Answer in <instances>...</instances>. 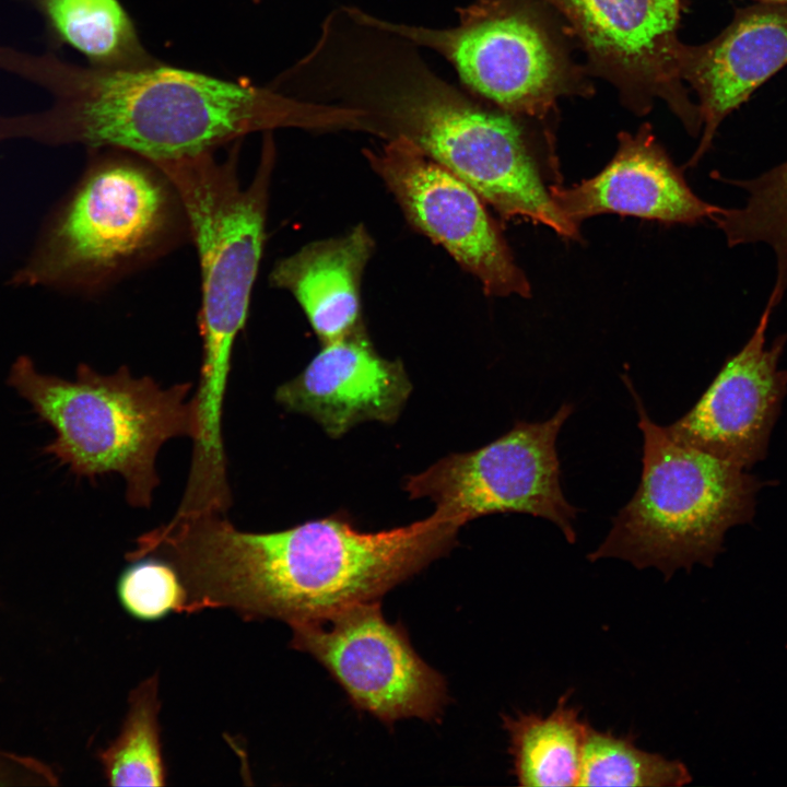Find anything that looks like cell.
<instances>
[{
	"mask_svg": "<svg viewBox=\"0 0 787 787\" xmlns=\"http://www.w3.org/2000/svg\"><path fill=\"white\" fill-rule=\"evenodd\" d=\"M21 1L40 14L55 44L71 46L90 66L132 69L157 62L119 0Z\"/></svg>",
	"mask_w": 787,
	"mask_h": 787,
	"instance_id": "obj_19",
	"label": "cell"
},
{
	"mask_svg": "<svg viewBox=\"0 0 787 787\" xmlns=\"http://www.w3.org/2000/svg\"><path fill=\"white\" fill-rule=\"evenodd\" d=\"M116 592L125 612L144 622L158 621L172 612L184 613L187 602L176 568L153 555L131 561L118 576Z\"/></svg>",
	"mask_w": 787,
	"mask_h": 787,
	"instance_id": "obj_23",
	"label": "cell"
},
{
	"mask_svg": "<svg viewBox=\"0 0 787 787\" xmlns=\"http://www.w3.org/2000/svg\"><path fill=\"white\" fill-rule=\"evenodd\" d=\"M411 390L402 363L379 355L362 325L322 343L297 376L277 388L275 400L338 438L365 421L395 422Z\"/></svg>",
	"mask_w": 787,
	"mask_h": 787,
	"instance_id": "obj_14",
	"label": "cell"
},
{
	"mask_svg": "<svg viewBox=\"0 0 787 787\" xmlns=\"http://www.w3.org/2000/svg\"><path fill=\"white\" fill-rule=\"evenodd\" d=\"M773 309L766 303L743 348L723 365L691 410L663 427L671 439L743 469L766 455L787 392V372L778 368L787 333L771 348L765 344Z\"/></svg>",
	"mask_w": 787,
	"mask_h": 787,
	"instance_id": "obj_13",
	"label": "cell"
},
{
	"mask_svg": "<svg viewBox=\"0 0 787 787\" xmlns=\"http://www.w3.org/2000/svg\"><path fill=\"white\" fill-rule=\"evenodd\" d=\"M571 692L547 716L502 717L509 740L513 774L524 787L576 786L589 724L569 704Z\"/></svg>",
	"mask_w": 787,
	"mask_h": 787,
	"instance_id": "obj_18",
	"label": "cell"
},
{
	"mask_svg": "<svg viewBox=\"0 0 787 787\" xmlns=\"http://www.w3.org/2000/svg\"><path fill=\"white\" fill-rule=\"evenodd\" d=\"M128 703L118 737L99 753L104 775L111 786H164L157 674L133 689Z\"/></svg>",
	"mask_w": 787,
	"mask_h": 787,
	"instance_id": "obj_21",
	"label": "cell"
},
{
	"mask_svg": "<svg viewBox=\"0 0 787 787\" xmlns=\"http://www.w3.org/2000/svg\"><path fill=\"white\" fill-rule=\"evenodd\" d=\"M8 384L54 428L56 437L45 454L90 480L119 473L133 507L151 506L162 445L180 436L195 441L199 433L197 403L188 399L190 383L165 389L150 376L133 377L126 366L104 375L87 364L67 380L40 373L21 355Z\"/></svg>",
	"mask_w": 787,
	"mask_h": 787,
	"instance_id": "obj_4",
	"label": "cell"
},
{
	"mask_svg": "<svg viewBox=\"0 0 787 787\" xmlns=\"http://www.w3.org/2000/svg\"><path fill=\"white\" fill-rule=\"evenodd\" d=\"M537 1L585 52L589 75L615 87L624 106L644 115L661 101L692 136L698 133L700 109L682 78L681 0Z\"/></svg>",
	"mask_w": 787,
	"mask_h": 787,
	"instance_id": "obj_10",
	"label": "cell"
},
{
	"mask_svg": "<svg viewBox=\"0 0 787 787\" xmlns=\"http://www.w3.org/2000/svg\"><path fill=\"white\" fill-rule=\"evenodd\" d=\"M572 412L564 403L543 422L517 421L490 444L409 477L404 490L411 498H430L436 512L460 526L491 514L524 513L552 521L574 543L577 509L563 494L555 447Z\"/></svg>",
	"mask_w": 787,
	"mask_h": 787,
	"instance_id": "obj_9",
	"label": "cell"
},
{
	"mask_svg": "<svg viewBox=\"0 0 787 787\" xmlns=\"http://www.w3.org/2000/svg\"><path fill=\"white\" fill-rule=\"evenodd\" d=\"M643 433V470L630 502L588 559L618 557L670 578L695 563L710 566L726 531L751 520L761 483L745 469L671 439L655 424L629 376Z\"/></svg>",
	"mask_w": 787,
	"mask_h": 787,
	"instance_id": "obj_5",
	"label": "cell"
},
{
	"mask_svg": "<svg viewBox=\"0 0 787 787\" xmlns=\"http://www.w3.org/2000/svg\"><path fill=\"white\" fill-rule=\"evenodd\" d=\"M90 151L12 284L97 295L190 240L177 190L154 162L119 149Z\"/></svg>",
	"mask_w": 787,
	"mask_h": 787,
	"instance_id": "obj_3",
	"label": "cell"
},
{
	"mask_svg": "<svg viewBox=\"0 0 787 787\" xmlns=\"http://www.w3.org/2000/svg\"><path fill=\"white\" fill-rule=\"evenodd\" d=\"M291 629V646L325 667L355 708L389 726L442 715L448 700L445 679L416 654L406 629L384 618L379 600Z\"/></svg>",
	"mask_w": 787,
	"mask_h": 787,
	"instance_id": "obj_11",
	"label": "cell"
},
{
	"mask_svg": "<svg viewBox=\"0 0 787 787\" xmlns=\"http://www.w3.org/2000/svg\"><path fill=\"white\" fill-rule=\"evenodd\" d=\"M447 28L386 26L456 69L466 90L514 115L551 121L561 97L591 96L585 66L556 15L537 0H475Z\"/></svg>",
	"mask_w": 787,
	"mask_h": 787,
	"instance_id": "obj_7",
	"label": "cell"
},
{
	"mask_svg": "<svg viewBox=\"0 0 787 787\" xmlns=\"http://www.w3.org/2000/svg\"><path fill=\"white\" fill-rule=\"evenodd\" d=\"M374 249V238L359 224L280 259L269 283L296 299L321 344L327 343L363 325L361 282Z\"/></svg>",
	"mask_w": 787,
	"mask_h": 787,
	"instance_id": "obj_17",
	"label": "cell"
},
{
	"mask_svg": "<svg viewBox=\"0 0 787 787\" xmlns=\"http://www.w3.org/2000/svg\"><path fill=\"white\" fill-rule=\"evenodd\" d=\"M549 191L559 212L577 226L602 213L694 224L721 210L693 192L647 124L635 133H619L616 153L596 176L569 188L552 185Z\"/></svg>",
	"mask_w": 787,
	"mask_h": 787,
	"instance_id": "obj_16",
	"label": "cell"
},
{
	"mask_svg": "<svg viewBox=\"0 0 787 787\" xmlns=\"http://www.w3.org/2000/svg\"><path fill=\"white\" fill-rule=\"evenodd\" d=\"M747 192L740 208L725 209L713 222L729 246L764 243L776 257L771 296L779 303L787 290V161L749 179H727Z\"/></svg>",
	"mask_w": 787,
	"mask_h": 787,
	"instance_id": "obj_20",
	"label": "cell"
},
{
	"mask_svg": "<svg viewBox=\"0 0 787 787\" xmlns=\"http://www.w3.org/2000/svg\"><path fill=\"white\" fill-rule=\"evenodd\" d=\"M259 164L244 186L238 175L239 142L219 161L214 152L154 162L171 179L184 205L199 259L201 337L199 381L227 386L232 353L244 330L263 255L275 146L265 132Z\"/></svg>",
	"mask_w": 787,
	"mask_h": 787,
	"instance_id": "obj_6",
	"label": "cell"
},
{
	"mask_svg": "<svg viewBox=\"0 0 787 787\" xmlns=\"http://www.w3.org/2000/svg\"><path fill=\"white\" fill-rule=\"evenodd\" d=\"M785 64L787 1L741 8L715 38L686 46L682 78L698 98L703 129L689 166L709 150L721 121Z\"/></svg>",
	"mask_w": 787,
	"mask_h": 787,
	"instance_id": "obj_15",
	"label": "cell"
},
{
	"mask_svg": "<svg viewBox=\"0 0 787 787\" xmlns=\"http://www.w3.org/2000/svg\"><path fill=\"white\" fill-rule=\"evenodd\" d=\"M757 1H787V0H757Z\"/></svg>",
	"mask_w": 787,
	"mask_h": 787,
	"instance_id": "obj_24",
	"label": "cell"
},
{
	"mask_svg": "<svg viewBox=\"0 0 787 787\" xmlns=\"http://www.w3.org/2000/svg\"><path fill=\"white\" fill-rule=\"evenodd\" d=\"M692 776L678 760L639 749L631 735L588 727L577 786L680 787Z\"/></svg>",
	"mask_w": 787,
	"mask_h": 787,
	"instance_id": "obj_22",
	"label": "cell"
},
{
	"mask_svg": "<svg viewBox=\"0 0 787 787\" xmlns=\"http://www.w3.org/2000/svg\"><path fill=\"white\" fill-rule=\"evenodd\" d=\"M460 527L434 510L377 532L361 531L341 515L248 532L208 512L176 519L162 553L184 583L186 613L224 608L292 626L379 600L450 550Z\"/></svg>",
	"mask_w": 787,
	"mask_h": 787,
	"instance_id": "obj_2",
	"label": "cell"
},
{
	"mask_svg": "<svg viewBox=\"0 0 787 787\" xmlns=\"http://www.w3.org/2000/svg\"><path fill=\"white\" fill-rule=\"evenodd\" d=\"M0 70L51 97L36 113L0 115V143L119 149L152 162L179 160L280 128L354 130L352 109L309 102L246 81L154 64L132 69L79 66L52 51L0 45Z\"/></svg>",
	"mask_w": 787,
	"mask_h": 787,
	"instance_id": "obj_1",
	"label": "cell"
},
{
	"mask_svg": "<svg viewBox=\"0 0 787 787\" xmlns=\"http://www.w3.org/2000/svg\"><path fill=\"white\" fill-rule=\"evenodd\" d=\"M545 122L443 82L408 101L397 132L470 186L503 220L531 221L576 238L578 226L554 205L536 156V131Z\"/></svg>",
	"mask_w": 787,
	"mask_h": 787,
	"instance_id": "obj_8",
	"label": "cell"
},
{
	"mask_svg": "<svg viewBox=\"0 0 787 787\" xmlns=\"http://www.w3.org/2000/svg\"><path fill=\"white\" fill-rule=\"evenodd\" d=\"M363 154L408 222L477 278L486 295L530 296L527 277L470 186L402 136Z\"/></svg>",
	"mask_w": 787,
	"mask_h": 787,
	"instance_id": "obj_12",
	"label": "cell"
}]
</instances>
